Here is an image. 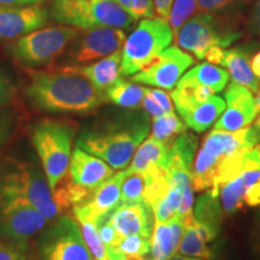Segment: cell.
I'll return each mask as SVG.
<instances>
[{
  "instance_id": "cell-35",
  "label": "cell",
  "mask_w": 260,
  "mask_h": 260,
  "mask_svg": "<svg viewBox=\"0 0 260 260\" xmlns=\"http://www.w3.org/2000/svg\"><path fill=\"white\" fill-rule=\"evenodd\" d=\"M117 3L136 21L140 18L157 17L152 0H117Z\"/></svg>"
},
{
  "instance_id": "cell-8",
  "label": "cell",
  "mask_w": 260,
  "mask_h": 260,
  "mask_svg": "<svg viewBox=\"0 0 260 260\" xmlns=\"http://www.w3.org/2000/svg\"><path fill=\"white\" fill-rule=\"evenodd\" d=\"M241 35V31L223 23L213 14L200 12L182 25L174 40L178 47L193 53L198 59H204L211 47H228Z\"/></svg>"
},
{
  "instance_id": "cell-23",
  "label": "cell",
  "mask_w": 260,
  "mask_h": 260,
  "mask_svg": "<svg viewBox=\"0 0 260 260\" xmlns=\"http://www.w3.org/2000/svg\"><path fill=\"white\" fill-rule=\"evenodd\" d=\"M226 104L220 96L212 95L206 102L190 107L187 111L180 113L188 128L197 133H203L219 118Z\"/></svg>"
},
{
  "instance_id": "cell-51",
  "label": "cell",
  "mask_w": 260,
  "mask_h": 260,
  "mask_svg": "<svg viewBox=\"0 0 260 260\" xmlns=\"http://www.w3.org/2000/svg\"><path fill=\"white\" fill-rule=\"evenodd\" d=\"M254 100H255L256 115H260V84H259V89H258V92H256V95L254 98Z\"/></svg>"
},
{
  "instance_id": "cell-27",
  "label": "cell",
  "mask_w": 260,
  "mask_h": 260,
  "mask_svg": "<svg viewBox=\"0 0 260 260\" xmlns=\"http://www.w3.org/2000/svg\"><path fill=\"white\" fill-rule=\"evenodd\" d=\"M198 147V138L191 133L184 132L178 135L169 146V168H182L191 171L195 152Z\"/></svg>"
},
{
  "instance_id": "cell-3",
  "label": "cell",
  "mask_w": 260,
  "mask_h": 260,
  "mask_svg": "<svg viewBox=\"0 0 260 260\" xmlns=\"http://www.w3.org/2000/svg\"><path fill=\"white\" fill-rule=\"evenodd\" d=\"M75 125L60 119H42L31 126L30 139L52 191L65 178L73 153Z\"/></svg>"
},
{
  "instance_id": "cell-16",
  "label": "cell",
  "mask_w": 260,
  "mask_h": 260,
  "mask_svg": "<svg viewBox=\"0 0 260 260\" xmlns=\"http://www.w3.org/2000/svg\"><path fill=\"white\" fill-rule=\"evenodd\" d=\"M110 223L118 236L141 235L151 239L154 229V213L144 201L134 204H121L110 213Z\"/></svg>"
},
{
  "instance_id": "cell-31",
  "label": "cell",
  "mask_w": 260,
  "mask_h": 260,
  "mask_svg": "<svg viewBox=\"0 0 260 260\" xmlns=\"http://www.w3.org/2000/svg\"><path fill=\"white\" fill-rule=\"evenodd\" d=\"M151 239H146L141 235H133L122 237L118 246L111 252H109V260L116 254H121L126 258H142L149 252Z\"/></svg>"
},
{
  "instance_id": "cell-45",
  "label": "cell",
  "mask_w": 260,
  "mask_h": 260,
  "mask_svg": "<svg viewBox=\"0 0 260 260\" xmlns=\"http://www.w3.org/2000/svg\"><path fill=\"white\" fill-rule=\"evenodd\" d=\"M198 11L204 12V14H216V5L213 0H197Z\"/></svg>"
},
{
  "instance_id": "cell-19",
  "label": "cell",
  "mask_w": 260,
  "mask_h": 260,
  "mask_svg": "<svg viewBox=\"0 0 260 260\" xmlns=\"http://www.w3.org/2000/svg\"><path fill=\"white\" fill-rule=\"evenodd\" d=\"M183 230V224L177 217L169 222H155L151 236V248L142 260H168L177 251Z\"/></svg>"
},
{
  "instance_id": "cell-25",
  "label": "cell",
  "mask_w": 260,
  "mask_h": 260,
  "mask_svg": "<svg viewBox=\"0 0 260 260\" xmlns=\"http://www.w3.org/2000/svg\"><path fill=\"white\" fill-rule=\"evenodd\" d=\"M229 81V73L212 63H203L197 65L181 77L177 84H200L210 87L214 93L222 92Z\"/></svg>"
},
{
  "instance_id": "cell-34",
  "label": "cell",
  "mask_w": 260,
  "mask_h": 260,
  "mask_svg": "<svg viewBox=\"0 0 260 260\" xmlns=\"http://www.w3.org/2000/svg\"><path fill=\"white\" fill-rule=\"evenodd\" d=\"M198 11L197 0H174L172 3L170 15H169V23L175 35L180 30V28Z\"/></svg>"
},
{
  "instance_id": "cell-14",
  "label": "cell",
  "mask_w": 260,
  "mask_h": 260,
  "mask_svg": "<svg viewBox=\"0 0 260 260\" xmlns=\"http://www.w3.org/2000/svg\"><path fill=\"white\" fill-rule=\"evenodd\" d=\"M225 110L214 124V129L236 132L246 128L254 121L256 115L255 100L251 90L235 82L230 83L224 90Z\"/></svg>"
},
{
  "instance_id": "cell-46",
  "label": "cell",
  "mask_w": 260,
  "mask_h": 260,
  "mask_svg": "<svg viewBox=\"0 0 260 260\" xmlns=\"http://www.w3.org/2000/svg\"><path fill=\"white\" fill-rule=\"evenodd\" d=\"M46 0H0V5L8 6H27V5H35L41 4Z\"/></svg>"
},
{
  "instance_id": "cell-1",
  "label": "cell",
  "mask_w": 260,
  "mask_h": 260,
  "mask_svg": "<svg viewBox=\"0 0 260 260\" xmlns=\"http://www.w3.org/2000/svg\"><path fill=\"white\" fill-rule=\"evenodd\" d=\"M24 96L31 107L47 113L87 115L107 103L86 77L63 70L30 71Z\"/></svg>"
},
{
  "instance_id": "cell-18",
  "label": "cell",
  "mask_w": 260,
  "mask_h": 260,
  "mask_svg": "<svg viewBox=\"0 0 260 260\" xmlns=\"http://www.w3.org/2000/svg\"><path fill=\"white\" fill-rule=\"evenodd\" d=\"M122 50L115 52L105 58L94 61L92 64L77 65V67H63L59 70L79 74L86 77L100 92L111 87L121 76Z\"/></svg>"
},
{
  "instance_id": "cell-10",
  "label": "cell",
  "mask_w": 260,
  "mask_h": 260,
  "mask_svg": "<svg viewBox=\"0 0 260 260\" xmlns=\"http://www.w3.org/2000/svg\"><path fill=\"white\" fill-rule=\"evenodd\" d=\"M125 39V30L122 29L107 27L80 29L79 35L64 52L67 65L63 67L86 65L110 56L122 50Z\"/></svg>"
},
{
  "instance_id": "cell-22",
  "label": "cell",
  "mask_w": 260,
  "mask_h": 260,
  "mask_svg": "<svg viewBox=\"0 0 260 260\" xmlns=\"http://www.w3.org/2000/svg\"><path fill=\"white\" fill-rule=\"evenodd\" d=\"M169 167V146L153 138H148L136 149L126 168L128 172H145L157 168ZM169 170V169H168Z\"/></svg>"
},
{
  "instance_id": "cell-11",
  "label": "cell",
  "mask_w": 260,
  "mask_h": 260,
  "mask_svg": "<svg viewBox=\"0 0 260 260\" xmlns=\"http://www.w3.org/2000/svg\"><path fill=\"white\" fill-rule=\"evenodd\" d=\"M48 219L31 205L0 194V240L27 247L29 239L46 228Z\"/></svg>"
},
{
  "instance_id": "cell-4",
  "label": "cell",
  "mask_w": 260,
  "mask_h": 260,
  "mask_svg": "<svg viewBox=\"0 0 260 260\" xmlns=\"http://www.w3.org/2000/svg\"><path fill=\"white\" fill-rule=\"evenodd\" d=\"M52 21L77 29L116 28L129 30L136 23L117 0H53Z\"/></svg>"
},
{
  "instance_id": "cell-26",
  "label": "cell",
  "mask_w": 260,
  "mask_h": 260,
  "mask_svg": "<svg viewBox=\"0 0 260 260\" xmlns=\"http://www.w3.org/2000/svg\"><path fill=\"white\" fill-rule=\"evenodd\" d=\"M144 86L133 81H125L119 77L111 87H109L105 94L106 102L128 110H138L141 106L142 100L146 94Z\"/></svg>"
},
{
  "instance_id": "cell-7",
  "label": "cell",
  "mask_w": 260,
  "mask_h": 260,
  "mask_svg": "<svg viewBox=\"0 0 260 260\" xmlns=\"http://www.w3.org/2000/svg\"><path fill=\"white\" fill-rule=\"evenodd\" d=\"M174 40L168 19L144 18L122 47L121 76H133L157 58Z\"/></svg>"
},
{
  "instance_id": "cell-43",
  "label": "cell",
  "mask_w": 260,
  "mask_h": 260,
  "mask_svg": "<svg viewBox=\"0 0 260 260\" xmlns=\"http://www.w3.org/2000/svg\"><path fill=\"white\" fill-rule=\"evenodd\" d=\"M152 2H153L155 14L158 17L168 19L174 0H152Z\"/></svg>"
},
{
  "instance_id": "cell-12",
  "label": "cell",
  "mask_w": 260,
  "mask_h": 260,
  "mask_svg": "<svg viewBox=\"0 0 260 260\" xmlns=\"http://www.w3.org/2000/svg\"><path fill=\"white\" fill-rule=\"evenodd\" d=\"M194 61L190 54L177 46H170L165 48L147 67L133 75L130 81L171 90L176 87L184 71L190 68Z\"/></svg>"
},
{
  "instance_id": "cell-17",
  "label": "cell",
  "mask_w": 260,
  "mask_h": 260,
  "mask_svg": "<svg viewBox=\"0 0 260 260\" xmlns=\"http://www.w3.org/2000/svg\"><path fill=\"white\" fill-rule=\"evenodd\" d=\"M113 175V169L103 159L75 146L69 164V178L73 183L94 190Z\"/></svg>"
},
{
  "instance_id": "cell-28",
  "label": "cell",
  "mask_w": 260,
  "mask_h": 260,
  "mask_svg": "<svg viewBox=\"0 0 260 260\" xmlns=\"http://www.w3.org/2000/svg\"><path fill=\"white\" fill-rule=\"evenodd\" d=\"M144 175L146 177V188L142 201L153 210L170 188L169 170L167 168H157L145 172Z\"/></svg>"
},
{
  "instance_id": "cell-38",
  "label": "cell",
  "mask_w": 260,
  "mask_h": 260,
  "mask_svg": "<svg viewBox=\"0 0 260 260\" xmlns=\"http://www.w3.org/2000/svg\"><path fill=\"white\" fill-rule=\"evenodd\" d=\"M15 116L11 111H0V148L3 147L11 135L14 129Z\"/></svg>"
},
{
  "instance_id": "cell-49",
  "label": "cell",
  "mask_w": 260,
  "mask_h": 260,
  "mask_svg": "<svg viewBox=\"0 0 260 260\" xmlns=\"http://www.w3.org/2000/svg\"><path fill=\"white\" fill-rule=\"evenodd\" d=\"M168 260H204V259L193 258V256H186V255H182V254H174V255H171Z\"/></svg>"
},
{
  "instance_id": "cell-37",
  "label": "cell",
  "mask_w": 260,
  "mask_h": 260,
  "mask_svg": "<svg viewBox=\"0 0 260 260\" xmlns=\"http://www.w3.org/2000/svg\"><path fill=\"white\" fill-rule=\"evenodd\" d=\"M249 249L252 255L260 260V211L255 213L249 230Z\"/></svg>"
},
{
  "instance_id": "cell-21",
  "label": "cell",
  "mask_w": 260,
  "mask_h": 260,
  "mask_svg": "<svg viewBox=\"0 0 260 260\" xmlns=\"http://www.w3.org/2000/svg\"><path fill=\"white\" fill-rule=\"evenodd\" d=\"M259 178L260 170L243 171L239 176L219 187L218 198L225 218L242 209L246 190L258 182Z\"/></svg>"
},
{
  "instance_id": "cell-40",
  "label": "cell",
  "mask_w": 260,
  "mask_h": 260,
  "mask_svg": "<svg viewBox=\"0 0 260 260\" xmlns=\"http://www.w3.org/2000/svg\"><path fill=\"white\" fill-rule=\"evenodd\" d=\"M147 90H148V93L154 98L155 102H157L159 105H160L162 111H164L165 113L174 112V105H172L170 94H169L168 92H165V90H162V89L147 88Z\"/></svg>"
},
{
  "instance_id": "cell-47",
  "label": "cell",
  "mask_w": 260,
  "mask_h": 260,
  "mask_svg": "<svg viewBox=\"0 0 260 260\" xmlns=\"http://www.w3.org/2000/svg\"><path fill=\"white\" fill-rule=\"evenodd\" d=\"M251 68L256 77L260 79V51L256 52L251 59Z\"/></svg>"
},
{
  "instance_id": "cell-41",
  "label": "cell",
  "mask_w": 260,
  "mask_h": 260,
  "mask_svg": "<svg viewBox=\"0 0 260 260\" xmlns=\"http://www.w3.org/2000/svg\"><path fill=\"white\" fill-rule=\"evenodd\" d=\"M247 29L251 34L260 38V0H254Z\"/></svg>"
},
{
  "instance_id": "cell-30",
  "label": "cell",
  "mask_w": 260,
  "mask_h": 260,
  "mask_svg": "<svg viewBox=\"0 0 260 260\" xmlns=\"http://www.w3.org/2000/svg\"><path fill=\"white\" fill-rule=\"evenodd\" d=\"M186 130V123L182 122L174 112L164 113V115L154 118L152 122L151 138L170 146L174 142V140L178 135L183 134Z\"/></svg>"
},
{
  "instance_id": "cell-9",
  "label": "cell",
  "mask_w": 260,
  "mask_h": 260,
  "mask_svg": "<svg viewBox=\"0 0 260 260\" xmlns=\"http://www.w3.org/2000/svg\"><path fill=\"white\" fill-rule=\"evenodd\" d=\"M37 260H94L80 224L69 216L58 217L42 230L38 240Z\"/></svg>"
},
{
  "instance_id": "cell-13",
  "label": "cell",
  "mask_w": 260,
  "mask_h": 260,
  "mask_svg": "<svg viewBox=\"0 0 260 260\" xmlns=\"http://www.w3.org/2000/svg\"><path fill=\"white\" fill-rule=\"evenodd\" d=\"M50 11L40 4L0 5V41H11L50 23Z\"/></svg>"
},
{
  "instance_id": "cell-5",
  "label": "cell",
  "mask_w": 260,
  "mask_h": 260,
  "mask_svg": "<svg viewBox=\"0 0 260 260\" xmlns=\"http://www.w3.org/2000/svg\"><path fill=\"white\" fill-rule=\"evenodd\" d=\"M0 194L25 201L48 220L60 214L45 172L37 165L18 161L5 167L0 171Z\"/></svg>"
},
{
  "instance_id": "cell-48",
  "label": "cell",
  "mask_w": 260,
  "mask_h": 260,
  "mask_svg": "<svg viewBox=\"0 0 260 260\" xmlns=\"http://www.w3.org/2000/svg\"><path fill=\"white\" fill-rule=\"evenodd\" d=\"M213 2H214V5H216L217 12H220L222 10L229 8L230 5L237 2V0H213Z\"/></svg>"
},
{
  "instance_id": "cell-29",
  "label": "cell",
  "mask_w": 260,
  "mask_h": 260,
  "mask_svg": "<svg viewBox=\"0 0 260 260\" xmlns=\"http://www.w3.org/2000/svg\"><path fill=\"white\" fill-rule=\"evenodd\" d=\"M177 251L182 255L204 260H212L214 255L213 251L209 247V242L205 241L204 237L194 226V220L189 225L184 226V234L182 235Z\"/></svg>"
},
{
  "instance_id": "cell-50",
  "label": "cell",
  "mask_w": 260,
  "mask_h": 260,
  "mask_svg": "<svg viewBox=\"0 0 260 260\" xmlns=\"http://www.w3.org/2000/svg\"><path fill=\"white\" fill-rule=\"evenodd\" d=\"M252 152H253V154H254V157L256 159V161H258L259 168H260V144L255 145L254 147L252 148Z\"/></svg>"
},
{
  "instance_id": "cell-42",
  "label": "cell",
  "mask_w": 260,
  "mask_h": 260,
  "mask_svg": "<svg viewBox=\"0 0 260 260\" xmlns=\"http://www.w3.org/2000/svg\"><path fill=\"white\" fill-rule=\"evenodd\" d=\"M243 203L249 207L260 206V186L258 182H255L254 184H252L246 190L245 197H243Z\"/></svg>"
},
{
  "instance_id": "cell-39",
  "label": "cell",
  "mask_w": 260,
  "mask_h": 260,
  "mask_svg": "<svg viewBox=\"0 0 260 260\" xmlns=\"http://www.w3.org/2000/svg\"><path fill=\"white\" fill-rule=\"evenodd\" d=\"M14 96V86L11 80L4 71L0 69V107L8 105Z\"/></svg>"
},
{
  "instance_id": "cell-24",
  "label": "cell",
  "mask_w": 260,
  "mask_h": 260,
  "mask_svg": "<svg viewBox=\"0 0 260 260\" xmlns=\"http://www.w3.org/2000/svg\"><path fill=\"white\" fill-rule=\"evenodd\" d=\"M219 188H210L206 193L200 195L195 204L193 214L199 222L218 235L222 229V223L225 219L218 198Z\"/></svg>"
},
{
  "instance_id": "cell-6",
  "label": "cell",
  "mask_w": 260,
  "mask_h": 260,
  "mask_svg": "<svg viewBox=\"0 0 260 260\" xmlns=\"http://www.w3.org/2000/svg\"><path fill=\"white\" fill-rule=\"evenodd\" d=\"M79 32L80 29L69 25L44 27L16 39L6 46V52L23 67H50L63 56Z\"/></svg>"
},
{
  "instance_id": "cell-15",
  "label": "cell",
  "mask_w": 260,
  "mask_h": 260,
  "mask_svg": "<svg viewBox=\"0 0 260 260\" xmlns=\"http://www.w3.org/2000/svg\"><path fill=\"white\" fill-rule=\"evenodd\" d=\"M125 175V170L113 175L96 187L84 203L75 206L73 212L77 222L96 223L98 219L116 210L121 205V184Z\"/></svg>"
},
{
  "instance_id": "cell-20",
  "label": "cell",
  "mask_w": 260,
  "mask_h": 260,
  "mask_svg": "<svg viewBox=\"0 0 260 260\" xmlns=\"http://www.w3.org/2000/svg\"><path fill=\"white\" fill-rule=\"evenodd\" d=\"M252 47L239 46L224 50L223 59L219 65L229 70L233 82L246 87L252 93L259 89V77H256L251 68Z\"/></svg>"
},
{
  "instance_id": "cell-2",
  "label": "cell",
  "mask_w": 260,
  "mask_h": 260,
  "mask_svg": "<svg viewBox=\"0 0 260 260\" xmlns=\"http://www.w3.org/2000/svg\"><path fill=\"white\" fill-rule=\"evenodd\" d=\"M148 117L146 112H125L102 119L82 129L76 146L103 159L115 170H123L148 136Z\"/></svg>"
},
{
  "instance_id": "cell-32",
  "label": "cell",
  "mask_w": 260,
  "mask_h": 260,
  "mask_svg": "<svg viewBox=\"0 0 260 260\" xmlns=\"http://www.w3.org/2000/svg\"><path fill=\"white\" fill-rule=\"evenodd\" d=\"M145 188L146 177L142 172L126 171L121 184V204H134L142 201Z\"/></svg>"
},
{
  "instance_id": "cell-33",
  "label": "cell",
  "mask_w": 260,
  "mask_h": 260,
  "mask_svg": "<svg viewBox=\"0 0 260 260\" xmlns=\"http://www.w3.org/2000/svg\"><path fill=\"white\" fill-rule=\"evenodd\" d=\"M82 236L94 260H109V251L100 237L96 224L88 220L79 222Z\"/></svg>"
},
{
  "instance_id": "cell-44",
  "label": "cell",
  "mask_w": 260,
  "mask_h": 260,
  "mask_svg": "<svg viewBox=\"0 0 260 260\" xmlns=\"http://www.w3.org/2000/svg\"><path fill=\"white\" fill-rule=\"evenodd\" d=\"M247 139L252 146L258 145L260 142V116L247 129Z\"/></svg>"
},
{
  "instance_id": "cell-36",
  "label": "cell",
  "mask_w": 260,
  "mask_h": 260,
  "mask_svg": "<svg viewBox=\"0 0 260 260\" xmlns=\"http://www.w3.org/2000/svg\"><path fill=\"white\" fill-rule=\"evenodd\" d=\"M0 260H27V247L0 240Z\"/></svg>"
}]
</instances>
